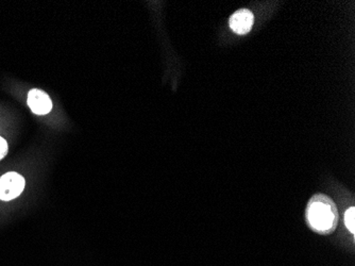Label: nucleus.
I'll use <instances>...</instances> for the list:
<instances>
[{
	"label": "nucleus",
	"instance_id": "obj_1",
	"mask_svg": "<svg viewBox=\"0 0 355 266\" xmlns=\"http://www.w3.org/2000/svg\"><path fill=\"white\" fill-rule=\"evenodd\" d=\"M309 225L314 231L327 235L334 230L337 223V211L334 203L324 195L312 198L306 210Z\"/></svg>",
	"mask_w": 355,
	"mask_h": 266
},
{
	"label": "nucleus",
	"instance_id": "obj_2",
	"mask_svg": "<svg viewBox=\"0 0 355 266\" xmlns=\"http://www.w3.org/2000/svg\"><path fill=\"white\" fill-rule=\"evenodd\" d=\"M25 178L15 172L0 177V201H10L19 197L25 189Z\"/></svg>",
	"mask_w": 355,
	"mask_h": 266
},
{
	"label": "nucleus",
	"instance_id": "obj_3",
	"mask_svg": "<svg viewBox=\"0 0 355 266\" xmlns=\"http://www.w3.org/2000/svg\"><path fill=\"white\" fill-rule=\"evenodd\" d=\"M27 103L32 112L37 115H45L53 109L51 97L42 90H31L28 94Z\"/></svg>",
	"mask_w": 355,
	"mask_h": 266
},
{
	"label": "nucleus",
	"instance_id": "obj_4",
	"mask_svg": "<svg viewBox=\"0 0 355 266\" xmlns=\"http://www.w3.org/2000/svg\"><path fill=\"white\" fill-rule=\"evenodd\" d=\"M254 23V16L249 10L243 9L235 12L230 19H229V25L231 29L237 33V35H246L250 31Z\"/></svg>",
	"mask_w": 355,
	"mask_h": 266
},
{
	"label": "nucleus",
	"instance_id": "obj_5",
	"mask_svg": "<svg viewBox=\"0 0 355 266\" xmlns=\"http://www.w3.org/2000/svg\"><path fill=\"white\" fill-rule=\"evenodd\" d=\"M355 209L354 207L349 208L345 213V224H346L348 230H350L351 233L354 235L355 233Z\"/></svg>",
	"mask_w": 355,
	"mask_h": 266
},
{
	"label": "nucleus",
	"instance_id": "obj_6",
	"mask_svg": "<svg viewBox=\"0 0 355 266\" xmlns=\"http://www.w3.org/2000/svg\"><path fill=\"white\" fill-rule=\"evenodd\" d=\"M8 151H9V146L7 141L0 137V160H3L7 156Z\"/></svg>",
	"mask_w": 355,
	"mask_h": 266
}]
</instances>
